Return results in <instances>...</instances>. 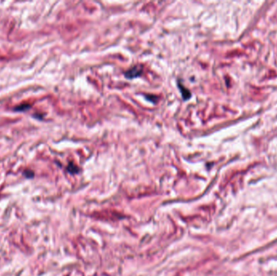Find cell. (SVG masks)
Returning <instances> with one entry per match:
<instances>
[{"mask_svg":"<svg viewBox=\"0 0 277 276\" xmlns=\"http://www.w3.org/2000/svg\"><path fill=\"white\" fill-rule=\"evenodd\" d=\"M23 174L24 175L25 177H27V178H33V176H34V173H33V171L30 170V169H26L25 171H24Z\"/></svg>","mask_w":277,"mask_h":276,"instance_id":"3","label":"cell"},{"mask_svg":"<svg viewBox=\"0 0 277 276\" xmlns=\"http://www.w3.org/2000/svg\"><path fill=\"white\" fill-rule=\"evenodd\" d=\"M68 170L69 171L70 173H76V172H78V169H77L76 167H75V165H72V164H70L69 165V166H68Z\"/></svg>","mask_w":277,"mask_h":276,"instance_id":"4","label":"cell"},{"mask_svg":"<svg viewBox=\"0 0 277 276\" xmlns=\"http://www.w3.org/2000/svg\"><path fill=\"white\" fill-rule=\"evenodd\" d=\"M31 108V105L29 104H23V105H20V106H18L14 108V111L15 112H23L26 111L29 109Z\"/></svg>","mask_w":277,"mask_h":276,"instance_id":"2","label":"cell"},{"mask_svg":"<svg viewBox=\"0 0 277 276\" xmlns=\"http://www.w3.org/2000/svg\"><path fill=\"white\" fill-rule=\"evenodd\" d=\"M141 74V71L138 69V67H133L132 69H131L130 71H127L126 73V76L128 78V79H131V78H135V77L138 76V75Z\"/></svg>","mask_w":277,"mask_h":276,"instance_id":"1","label":"cell"}]
</instances>
